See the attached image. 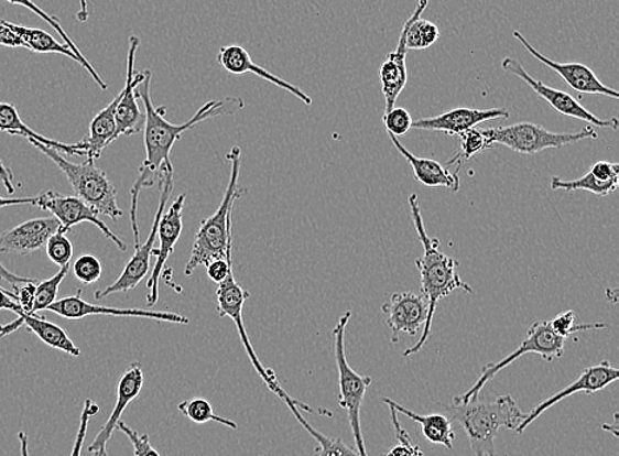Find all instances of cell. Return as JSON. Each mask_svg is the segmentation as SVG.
Wrapping results in <instances>:
<instances>
[{"label": "cell", "instance_id": "cell-1", "mask_svg": "<svg viewBox=\"0 0 619 456\" xmlns=\"http://www.w3.org/2000/svg\"><path fill=\"white\" fill-rule=\"evenodd\" d=\"M152 72L145 69V77L142 84H139L135 90L137 97L144 107V149L145 159L141 167H139V176L134 186L131 187V227L134 232L135 248L139 247V228H138V199L139 194L143 189H149L155 185L159 180L160 167L166 161H171V152L173 146L178 142L183 133L193 129V127L206 122V120L217 117L232 116V113L242 110L245 100L239 97H225L218 100H209L193 116L188 122L182 124L170 123L165 119V107H155L152 104L150 85Z\"/></svg>", "mask_w": 619, "mask_h": 456}, {"label": "cell", "instance_id": "cell-2", "mask_svg": "<svg viewBox=\"0 0 619 456\" xmlns=\"http://www.w3.org/2000/svg\"><path fill=\"white\" fill-rule=\"evenodd\" d=\"M409 205L419 240L424 248L423 257L417 259L415 264L422 278V294L428 301V319L425 322L422 337L417 340V344L404 351L403 357L405 358L422 351V348L427 344L432 332V322H434L436 307L441 300L448 297L449 294L458 290L473 293V287L458 276L457 261L445 254L442 251L441 241L437 238L428 237L427 231H425L417 194H411Z\"/></svg>", "mask_w": 619, "mask_h": 456}, {"label": "cell", "instance_id": "cell-3", "mask_svg": "<svg viewBox=\"0 0 619 456\" xmlns=\"http://www.w3.org/2000/svg\"><path fill=\"white\" fill-rule=\"evenodd\" d=\"M445 411L452 421L463 426L475 456H498V432L503 427L517 432L528 417V413L522 412L509 394L499 395L496 400L477 398L465 404L452 401Z\"/></svg>", "mask_w": 619, "mask_h": 456}, {"label": "cell", "instance_id": "cell-4", "mask_svg": "<svg viewBox=\"0 0 619 456\" xmlns=\"http://www.w3.org/2000/svg\"><path fill=\"white\" fill-rule=\"evenodd\" d=\"M228 160L231 164L228 189H226L217 211L211 217L203 219L202 226L198 228L191 258L185 267L186 276H191L198 267H206L211 261L225 259L232 246V206L246 193L243 187L238 185L242 164L241 149L232 146Z\"/></svg>", "mask_w": 619, "mask_h": 456}, {"label": "cell", "instance_id": "cell-5", "mask_svg": "<svg viewBox=\"0 0 619 456\" xmlns=\"http://www.w3.org/2000/svg\"><path fill=\"white\" fill-rule=\"evenodd\" d=\"M30 143L56 164L69 181L76 196L84 203L98 214L108 216L115 222L118 218L123 217L124 213L117 203V187L111 183L108 174L99 170L95 160L86 159L85 163L75 164L51 146L35 142V140H31Z\"/></svg>", "mask_w": 619, "mask_h": 456}, {"label": "cell", "instance_id": "cell-6", "mask_svg": "<svg viewBox=\"0 0 619 456\" xmlns=\"http://www.w3.org/2000/svg\"><path fill=\"white\" fill-rule=\"evenodd\" d=\"M351 318V312H345L333 328V340H335V355L338 370V404L348 412L352 438L356 442V450L361 456H369L366 450L361 426V409L366 391L371 386L372 379L359 374L349 365L345 354V332Z\"/></svg>", "mask_w": 619, "mask_h": 456}, {"label": "cell", "instance_id": "cell-7", "mask_svg": "<svg viewBox=\"0 0 619 456\" xmlns=\"http://www.w3.org/2000/svg\"><path fill=\"white\" fill-rule=\"evenodd\" d=\"M482 131L491 145L501 144L521 154H537L545 150L580 143L584 140L598 139V133L589 124L577 132H552L531 122L491 127Z\"/></svg>", "mask_w": 619, "mask_h": 456}, {"label": "cell", "instance_id": "cell-8", "mask_svg": "<svg viewBox=\"0 0 619 456\" xmlns=\"http://www.w3.org/2000/svg\"><path fill=\"white\" fill-rule=\"evenodd\" d=\"M564 346L565 339L558 337V335L552 330L550 321H536L530 326L525 338L514 352L497 361V363L484 366L481 377L478 378L475 384L465 393L455 395L452 401L458 402V404H465V402L479 398L482 388L488 384L490 380L495 379L498 372H501L503 368L514 363L515 360L521 359L524 355H541V357L547 361L561 359L564 354Z\"/></svg>", "mask_w": 619, "mask_h": 456}, {"label": "cell", "instance_id": "cell-9", "mask_svg": "<svg viewBox=\"0 0 619 456\" xmlns=\"http://www.w3.org/2000/svg\"><path fill=\"white\" fill-rule=\"evenodd\" d=\"M158 181L160 184L159 206L148 240H145L142 246L135 248L137 251L132 254L128 264L124 265L121 276H119L111 285L106 286L105 290L96 292V300H104L115 293L134 291L135 287L142 283L145 276H148L151 267V254L152 251L155 250L154 246L158 237L159 224L160 220H162L165 206L169 204L170 197L172 196L173 187H175V178H173V166L171 161H166V163L160 167Z\"/></svg>", "mask_w": 619, "mask_h": 456}, {"label": "cell", "instance_id": "cell-10", "mask_svg": "<svg viewBox=\"0 0 619 456\" xmlns=\"http://www.w3.org/2000/svg\"><path fill=\"white\" fill-rule=\"evenodd\" d=\"M249 297L250 293L245 291L243 287L237 283L235 273L231 271L228 278L217 286V311L219 317H228L235 322L239 338H241L245 350L248 352L251 363L254 366L259 377L262 378L264 384L268 386L270 391L274 392L279 399L283 401L289 400L291 395L279 384L275 372L269 370V368H265L261 363L254 348H252L248 332H246V326L243 324V306Z\"/></svg>", "mask_w": 619, "mask_h": 456}, {"label": "cell", "instance_id": "cell-11", "mask_svg": "<svg viewBox=\"0 0 619 456\" xmlns=\"http://www.w3.org/2000/svg\"><path fill=\"white\" fill-rule=\"evenodd\" d=\"M502 69L522 79L524 84H528L535 91L536 96L543 98L545 102L552 106V109L562 113V116L583 120V122L598 127V129L618 130L619 122L617 118L601 119L596 117L595 113L585 109L580 102H577V99L572 97L571 94L556 90L554 87L544 85L542 80L532 77L517 58L504 57L502 59Z\"/></svg>", "mask_w": 619, "mask_h": 456}, {"label": "cell", "instance_id": "cell-12", "mask_svg": "<svg viewBox=\"0 0 619 456\" xmlns=\"http://www.w3.org/2000/svg\"><path fill=\"white\" fill-rule=\"evenodd\" d=\"M36 207L44 211H50L52 217H55L62 230L66 234L70 231L72 227L79 224L89 222L98 227L106 239H110L119 251H128V245L122 239H119L115 232L110 230L104 220L99 219V214L93 209L88 204L84 203L77 196H66V194L57 193L55 191H45L36 196Z\"/></svg>", "mask_w": 619, "mask_h": 456}, {"label": "cell", "instance_id": "cell-13", "mask_svg": "<svg viewBox=\"0 0 619 456\" xmlns=\"http://www.w3.org/2000/svg\"><path fill=\"white\" fill-rule=\"evenodd\" d=\"M141 43V37L137 35L129 39L128 75H126L124 87L119 93V102L116 109L117 140L121 137L135 135L144 129L145 113L139 107L135 90L138 85L143 83L145 69L139 73L134 72L137 52Z\"/></svg>", "mask_w": 619, "mask_h": 456}, {"label": "cell", "instance_id": "cell-14", "mask_svg": "<svg viewBox=\"0 0 619 456\" xmlns=\"http://www.w3.org/2000/svg\"><path fill=\"white\" fill-rule=\"evenodd\" d=\"M46 311L55 313L65 319H83L90 315H115V317L145 318L169 324L188 325L189 318L177 313L152 312L143 308H122L105 305L90 304L83 300L82 291H77L75 296L56 300L55 303L46 307Z\"/></svg>", "mask_w": 619, "mask_h": 456}, {"label": "cell", "instance_id": "cell-15", "mask_svg": "<svg viewBox=\"0 0 619 456\" xmlns=\"http://www.w3.org/2000/svg\"><path fill=\"white\" fill-rule=\"evenodd\" d=\"M619 379L618 368L610 365L609 360H602L601 363L585 368L580 377H578L572 384L556 392L551 398L545 399L541 404L536 405L528 417L524 419L522 425L518 427L517 433L522 434L532 422L536 421L549 409L554 408L558 402L571 398L572 394L587 393L595 394L602 391V389L613 384Z\"/></svg>", "mask_w": 619, "mask_h": 456}, {"label": "cell", "instance_id": "cell-16", "mask_svg": "<svg viewBox=\"0 0 619 456\" xmlns=\"http://www.w3.org/2000/svg\"><path fill=\"white\" fill-rule=\"evenodd\" d=\"M143 386L144 373L142 367L139 363H132L118 381L115 409H112L108 421L105 422L101 431H99L97 437L88 447V452L93 456H109L108 445L112 434L117 432L118 422L121 421L126 409H128L131 402L141 394Z\"/></svg>", "mask_w": 619, "mask_h": 456}, {"label": "cell", "instance_id": "cell-17", "mask_svg": "<svg viewBox=\"0 0 619 456\" xmlns=\"http://www.w3.org/2000/svg\"><path fill=\"white\" fill-rule=\"evenodd\" d=\"M512 36L522 44L523 48L528 51L532 57L557 73V75L563 78L564 83L572 87L575 91L583 94H597V96H605L616 100L619 99V93L615 89H610L607 85H604L595 75V72L588 68L587 65L580 63L554 62V59L545 57L543 53L535 50L521 32H512Z\"/></svg>", "mask_w": 619, "mask_h": 456}, {"label": "cell", "instance_id": "cell-18", "mask_svg": "<svg viewBox=\"0 0 619 456\" xmlns=\"http://www.w3.org/2000/svg\"><path fill=\"white\" fill-rule=\"evenodd\" d=\"M388 315L392 344H398L399 334L416 335L428 319V301L423 294L402 292L392 294L389 303L382 305Z\"/></svg>", "mask_w": 619, "mask_h": 456}, {"label": "cell", "instance_id": "cell-19", "mask_svg": "<svg viewBox=\"0 0 619 456\" xmlns=\"http://www.w3.org/2000/svg\"><path fill=\"white\" fill-rule=\"evenodd\" d=\"M186 194H182L175 200H173L169 211L163 214L162 220H160L158 235L160 240V247L158 250L152 251V254L156 257V263L154 271H152L149 279V306H155L159 300V284L160 278L166 263V260L171 257L173 248H175L180 235L183 232V210L185 205Z\"/></svg>", "mask_w": 619, "mask_h": 456}, {"label": "cell", "instance_id": "cell-20", "mask_svg": "<svg viewBox=\"0 0 619 456\" xmlns=\"http://www.w3.org/2000/svg\"><path fill=\"white\" fill-rule=\"evenodd\" d=\"M509 117L510 112L506 109L478 110L458 107V109L445 111L441 116L419 119L412 123V129L460 137L466 131L477 129L479 124Z\"/></svg>", "mask_w": 619, "mask_h": 456}, {"label": "cell", "instance_id": "cell-21", "mask_svg": "<svg viewBox=\"0 0 619 456\" xmlns=\"http://www.w3.org/2000/svg\"><path fill=\"white\" fill-rule=\"evenodd\" d=\"M62 225L55 217L36 218L10 228L0 235V253L22 254L26 257L45 248L46 241L55 235Z\"/></svg>", "mask_w": 619, "mask_h": 456}, {"label": "cell", "instance_id": "cell-22", "mask_svg": "<svg viewBox=\"0 0 619 456\" xmlns=\"http://www.w3.org/2000/svg\"><path fill=\"white\" fill-rule=\"evenodd\" d=\"M217 62L226 72L231 73V75H246V73H252V75H256L263 80H268V83L272 85L281 87L284 91H289L292 96L302 100L304 105H312V98L308 94H305L301 87L292 85L289 80L272 75V73L263 68V66L254 63L250 53L241 45L230 44L221 46L218 51Z\"/></svg>", "mask_w": 619, "mask_h": 456}, {"label": "cell", "instance_id": "cell-23", "mask_svg": "<svg viewBox=\"0 0 619 456\" xmlns=\"http://www.w3.org/2000/svg\"><path fill=\"white\" fill-rule=\"evenodd\" d=\"M409 20H405L397 50L389 53L381 66V84L384 97V113L394 109L399 96L408 85L409 73L405 59H408V46H405V33H408Z\"/></svg>", "mask_w": 619, "mask_h": 456}, {"label": "cell", "instance_id": "cell-24", "mask_svg": "<svg viewBox=\"0 0 619 456\" xmlns=\"http://www.w3.org/2000/svg\"><path fill=\"white\" fill-rule=\"evenodd\" d=\"M22 326L32 334H35L46 346L56 348V350L68 354L70 357L78 358L79 355H82V350H79L75 341L69 338V335L66 334L64 328L52 324V322L43 317H39L37 314H22L19 315L17 321L11 322V324L0 326V338L18 332Z\"/></svg>", "mask_w": 619, "mask_h": 456}, {"label": "cell", "instance_id": "cell-25", "mask_svg": "<svg viewBox=\"0 0 619 456\" xmlns=\"http://www.w3.org/2000/svg\"><path fill=\"white\" fill-rule=\"evenodd\" d=\"M2 22L9 26L10 30L17 33L20 40H22L25 50L36 53H57V55L69 57L73 62L82 65L85 70H88L91 78L95 79V83L101 87L102 90H108L109 85L105 83L102 77L98 75V72L93 68L89 62H85V59L79 58L68 45L65 43H58L57 40L50 35L48 32L13 24L7 22V20H2Z\"/></svg>", "mask_w": 619, "mask_h": 456}, {"label": "cell", "instance_id": "cell-26", "mask_svg": "<svg viewBox=\"0 0 619 456\" xmlns=\"http://www.w3.org/2000/svg\"><path fill=\"white\" fill-rule=\"evenodd\" d=\"M392 145L408 160L412 171H414L415 180L427 187H447L452 192L460 189V177L458 172L450 173L447 167L432 159L417 158L399 142V139L388 133Z\"/></svg>", "mask_w": 619, "mask_h": 456}, {"label": "cell", "instance_id": "cell-27", "mask_svg": "<svg viewBox=\"0 0 619 456\" xmlns=\"http://www.w3.org/2000/svg\"><path fill=\"white\" fill-rule=\"evenodd\" d=\"M118 102L119 94L104 110L93 118L89 127V137L79 142L83 145L86 159L98 160L101 158L105 149H108L111 143L116 142V109Z\"/></svg>", "mask_w": 619, "mask_h": 456}, {"label": "cell", "instance_id": "cell-28", "mask_svg": "<svg viewBox=\"0 0 619 456\" xmlns=\"http://www.w3.org/2000/svg\"><path fill=\"white\" fill-rule=\"evenodd\" d=\"M382 401L389 408L394 409L397 413H401L412 421L417 422L419 425L423 427V434L425 439L430 441L431 444L442 445L452 450L454 448L455 432L452 428V420L445 414H417L410 411L409 408H404L398 404L397 401L383 398Z\"/></svg>", "mask_w": 619, "mask_h": 456}, {"label": "cell", "instance_id": "cell-29", "mask_svg": "<svg viewBox=\"0 0 619 456\" xmlns=\"http://www.w3.org/2000/svg\"><path fill=\"white\" fill-rule=\"evenodd\" d=\"M0 131L10 133V135L25 138L29 142H31V140H35V142L51 146V149H55L59 153L85 156L82 143L64 144L56 142V140L40 135V133L33 131L31 127L23 122L17 107L11 104L0 102Z\"/></svg>", "mask_w": 619, "mask_h": 456}, {"label": "cell", "instance_id": "cell-30", "mask_svg": "<svg viewBox=\"0 0 619 456\" xmlns=\"http://www.w3.org/2000/svg\"><path fill=\"white\" fill-rule=\"evenodd\" d=\"M290 411L294 413L296 420L301 422L302 426L307 431L313 438L316 439L318 447L316 450V456H361L356 450V448H351L350 446L346 445L341 438H330L326 437L325 434L319 433L313 427L307 420H305L298 411L302 409L304 412L308 413H322V409H313L308 405L302 404L301 401H292L289 404Z\"/></svg>", "mask_w": 619, "mask_h": 456}, {"label": "cell", "instance_id": "cell-31", "mask_svg": "<svg viewBox=\"0 0 619 456\" xmlns=\"http://www.w3.org/2000/svg\"><path fill=\"white\" fill-rule=\"evenodd\" d=\"M428 0H416V6L409 20L408 33H405V46L408 50L423 51L434 45L441 37V30L430 20L422 19L423 12L427 10Z\"/></svg>", "mask_w": 619, "mask_h": 456}, {"label": "cell", "instance_id": "cell-32", "mask_svg": "<svg viewBox=\"0 0 619 456\" xmlns=\"http://www.w3.org/2000/svg\"><path fill=\"white\" fill-rule=\"evenodd\" d=\"M618 185L619 181H609V183H604V181L598 180L595 174H591L590 172L584 174L583 177L577 180L567 181L561 177H554L551 180L552 191H585L594 193L597 197L609 196V194L615 193L618 189Z\"/></svg>", "mask_w": 619, "mask_h": 456}, {"label": "cell", "instance_id": "cell-33", "mask_svg": "<svg viewBox=\"0 0 619 456\" xmlns=\"http://www.w3.org/2000/svg\"><path fill=\"white\" fill-rule=\"evenodd\" d=\"M177 411L188 417L195 424L203 425L206 422H217L226 427L231 428V431H237L238 424L236 421L221 417L213 411V406L209 401L205 399H188L180 401L177 404Z\"/></svg>", "mask_w": 619, "mask_h": 456}, {"label": "cell", "instance_id": "cell-34", "mask_svg": "<svg viewBox=\"0 0 619 456\" xmlns=\"http://www.w3.org/2000/svg\"><path fill=\"white\" fill-rule=\"evenodd\" d=\"M492 149L488 138L485 137L482 130L471 129L461 133L460 145L454 154V158L448 160L447 165H457L456 172H460V167L465 161L476 156L477 153Z\"/></svg>", "mask_w": 619, "mask_h": 456}, {"label": "cell", "instance_id": "cell-35", "mask_svg": "<svg viewBox=\"0 0 619 456\" xmlns=\"http://www.w3.org/2000/svg\"><path fill=\"white\" fill-rule=\"evenodd\" d=\"M70 271V264L59 268V271L55 276L39 281L35 291V301H33L32 314H37L39 312L46 311V307L55 303L57 300V294L59 285Z\"/></svg>", "mask_w": 619, "mask_h": 456}, {"label": "cell", "instance_id": "cell-36", "mask_svg": "<svg viewBox=\"0 0 619 456\" xmlns=\"http://www.w3.org/2000/svg\"><path fill=\"white\" fill-rule=\"evenodd\" d=\"M552 330L558 337L567 339L571 334L584 330H602L608 325L605 322H595V324H577V315L574 311L563 312L552 321H550Z\"/></svg>", "mask_w": 619, "mask_h": 456}, {"label": "cell", "instance_id": "cell-37", "mask_svg": "<svg viewBox=\"0 0 619 456\" xmlns=\"http://www.w3.org/2000/svg\"><path fill=\"white\" fill-rule=\"evenodd\" d=\"M45 251L52 263L59 268L70 264L73 245L62 228L46 241Z\"/></svg>", "mask_w": 619, "mask_h": 456}, {"label": "cell", "instance_id": "cell-38", "mask_svg": "<svg viewBox=\"0 0 619 456\" xmlns=\"http://www.w3.org/2000/svg\"><path fill=\"white\" fill-rule=\"evenodd\" d=\"M7 2L11 3V4H17V6H22L25 7V9L31 10L33 13H36V15L39 18H42L44 20L45 23H48L53 30H55L59 37H62L64 40V43L66 45L69 46V48L76 53V55L79 58L85 59V62H88V58H86L82 51H79L77 48V45L75 43H73V40L69 37L68 33H66L63 29L62 23H59V20L57 19V17H51L48 15V13H46L42 7H39L37 4L33 3L32 0H7Z\"/></svg>", "mask_w": 619, "mask_h": 456}, {"label": "cell", "instance_id": "cell-39", "mask_svg": "<svg viewBox=\"0 0 619 456\" xmlns=\"http://www.w3.org/2000/svg\"><path fill=\"white\" fill-rule=\"evenodd\" d=\"M73 273L84 285L95 284L102 276L101 261L93 257V254H83L73 265Z\"/></svg>", "mask_w": 619, "mask_h": 456}, {"label": "cell", "instance_id": "cell-40", "mask_svg": "<svg viewBox=\"0 0 619 456\" xmlns=\"http://www.w3.org/2000/svg\"><path fill=\"white\" fill-rule=\"evenodd\" d=\"M412 123H414V120H412L411 113L402 109V107H394V109L383 116L385 131L395 138L404 137L405 133H409L412 129Z\"/></svg>", "mask_w": 619, "mask_h": 456}, {"label": "cell", "instance_id": "cell-41", "mask_svg": "<svg viewBox=\"0 0 619 456\" xmlns=\"http://www.w3.org/2000/svg\"><path fill=\"white\" fill-rule=\"evenodd\" d=\"M391 412L392 425H394V431L399 445L392 447L391 450L385 456H423L421 447L412 444L410 435L404 431L401 422L397 417V412L394 409L389 408Z\"/></svg>", "mask_w": 619, "mask_h": 456}, {"label": "cell", "instance_id": "cell-42", "mask_svg": "<svg viewBox=\"0 0 619 456\" xmlns=\"http://www.w3.org/2000/svg\"><path fill=\"white\" fill-rule=\"evenodd\" d=\"M99 412V408L95 404V401L88 399L85 400L83 408L82 419H79V427L76 435L75 445H73L70 456H82L83 448L86 439V434H88L89 422L93 415Z\"/></svg>", "mask_w": 619, "mask_h": 456}, {"label": "cell", "instance_id": "cell-43", "mask_svg": "<svg viewBox=\"0 0 619 456\" xmlns=\"http://www.w3.org/2000/svg\"><path fill=\"white\" fill-rule=\"evenodd\" d=\"M232 246L229 248L228 253H226L225 259H218L211 261L210 264L206 265L208 270V276L211 281L219 284L228 278V274L232 271V260H231Z\"/></svg>", "mask_w": 619, "mask_h": 456}, {"label": "cell", "instance_id": "cell-44", "mask_svg": "<svg viewBox=\"0 0 619 456\" xmlns=\"http://www.w3.org/2000/svg\"><path fill=\"white\" fill-rule=\"evenodd\" d=\"M37 281L33 283L22 284L15 287L18 304L24 314H32L33 301H35V291Z\"/></svg>", "mask_w": 619, "mask_h": 456}, {"label": "cell", "instance_id": "cell-45", "mask_svg": "<svg viewBox=\"0 0 619 456\" xmlns=\"http://www.w3.org/2000/svg\"><path fill=\"white\" fill-rule=\"evenodd\" d=\"M0 311H10L18 315L24 314L18 304L17 294L7 292L2 286H0Z\"/></svg>", "mask_w": 619, "mask_h": 456}, {"label": "cell", "instance_id": "cell-46", "mask_svg": "<svg viewBox=\"0 0 619 456\" xmlns=\"http://www.w3.org/2000/svg\"><path fill=\"white\" fill-rule=\"evenodd\" d=\"M0 45L11 46V48H24L22 40L3 22H0Z\"/></svg>", "mask_w": 619, "mask_h": 456}, {"label": "cell", "instance_id": "cell-47", "mask_svg": "<svg viewBox=\"0 0 619 456\" xmlns=\"http://www.w3.org/2000/svg\"><path fill=\"white\" fill-rule=\"evenodd\" d=\"M0 280L6 281V283L10 284L13 290H15V287L19 285L37 281L36 279L22 278L17 273H12L11 271L7 270V268L2 264V261H0Z\"/></svg>", "mask_w": 619, "mask_h": 456}, {"label": "cell", "instance_id": "cell-48", "mask_svg": "<svg viewBox=\"0 0 619 456\" xmlns=\"http://www.w3.org/2000/svg\"><path fill=\"white\" fill-rule=\"evenodd\" d=\"M0 184L4 186L7 193L12 196L15 193V177L9 166H6L3 160L0 159Z\"/></svg>", "mask_w": 619, "mask_h": 456}, {"label": "cell", "instance_id": "cell-49", "mask_svg": "<svg viewBox=\"0 0 619 456\" xmlns=\"http://www.w3.org/2000/svg\"><path fill=\"white\" fill-rule=\"evenodd\" d=\"M36 203H37L36 197H23V198L0 197V209L10 206H25V205L36 206Z\"/></svg>", "mask_w": 619, "mask_h": 456}, {"label": "cell", "instance_id": "cell-50", "mask_svg": "<svg viewBox=\"0 0 619 456\" xmlns=\"http://www.w3.org/2000/svg\"><path fill=\"white\" fill-rule=\"evenodd\" d=\"M78 22L86 23L89 20L88 0H79V11L77 12Z\"/></svg>", "mask_w": 619, "mask_h": 456}, {"label": "cell", "instance_id": "cell-51", "mask_svg": "<svg viewBox=\"0 0 619 456\" xmlns=\"http://www.w3.org/2000/svg\"><path fill=\"white\" fill-rule=\"evenodd\" d=\"M18 437L20 441V447H22V456H30V445L26 434L24 432H20Z\"/></svg>", "mask_w": 619, "mask_h": 456}, {"label": "cell", "instance_id": "cell-52", "mask_svg": "<svg viewBox=\"0 0 619 456\" xmlns=\"http://www.w3.org/2000/svg\"><path fill=\"white\" fill-rule=\"evenodd\" d=\"M602 431L609 432V433L613 434L615 438H618V414L617 413L615 414L613 425L604 424Z\"/></svg>", "mask_w": 619, "mask_h": 456}]
</instances>
